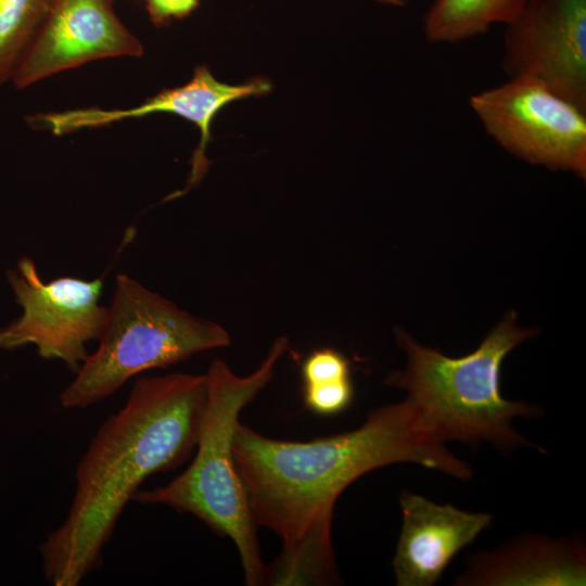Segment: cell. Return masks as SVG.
<instances>
[{"label":"cell","instance_id":"3","mask_svg":"<svg viewBox=\"0 0 586 586\" xmlns=\"http://www.w3.org/2000/svg\"><path fill=\"white\" fill-rule=\"evenodd\" d=\"M515 319V313L509 311L477 348L459 358L422 346L396 328L395 336L407 365L390 373L386 384L407 393L422 425L443 443L485 441L504 451L523 446L539 448L512 423L519 417H539V409L508 400L500 393V367L506 356L537 333L519 327Z\"/></svg>","mask_w":586,"mask_h":586},{"label":"cell","instance_id":"18","mask_svg":"<svg viewBox=\"0 0 586 586\" xmlns=\"http://www.w3.org/2000/svg\"><path fill=\"white\" fill-rule=\"evenodd\" d=\"M375 1L381 3V4H386V5H391V7H404L410 0H375Z\"/></svg>","mask_w":586,"mask_h":586},{"label":"cell","instance_id":"16","mask_svg":"<svg viewBox=\"0 0 586 586\" xmlns=\"http://www.w3.org/2000/svg\"><path fill=\"white\" fill-rule=\"evenodd\" d=\"M303 385L351 378L349 361L339 351L323 347L311 352L302 362Z\"/></svg>","mask_w":586,"mask_h":586},{"label":"cell","instance_id":"15","mask_svg":"<svg viewBox=\"0 0 586 586\" xmlns=\"http://www.w3.org/2000/svg\"><path fill=\"white\" fill-rule=\"evenodd\" d=\"M354 397L351 378L304 385V403L313 412L333 416L345 410Z\"/></svg>","mask_w":586,"mask_h":586},{"label":"cell","instance_id":"11","mask_svg":"<svg viewBox=\"0 0 586 586\" xmlns=\"http://www.w3.org/2000/svg\"><path fill=\"white\" fill-rule=\"evenodd\" d=\"M403 526L392 566L398 586H431L450 560L487 528L492 515L435 504L421 495L399 496Z\"/></svg>","mask_w":586,"mask_h":586},{"label":"cell","instance_id":"4","mask_svg":"<svg viewBox=\"0 0 586 586\" xmlns=\"http://www.w3.org/2000/svg\"><path fill=\"white\" fill-rule=\"evenodd\" d=\"M286 348L288 339L278 337L260 366L244 377L235 374L225 360L215 359L205 373L207 404L194 459L169 483L139 489L132 499L190 513L216 534L230 538L249 586L267 585L268 566L262 558L258 525L235 468L232 440L241 411L272 379Z\"/></svg>","mask_w":586,"mask_h":586},{"label":"cell","instance_id":"1","mask_svg":"<svg viewBox=\"0 0 586 586\" xmlns=\"http://www.w3.org/2000/svg\"><path fill=\"white\" fill-rule=\"evenodd\" d=\"M232 454L256 524L282 543L267 565V585L277 586L339 582L333 509L365 473L412 462L459 480L472 476L470 464L424 429L407 398L371 410L355 430L309 442L270 438L239 422Z\"/></svg>","mask_w":586,"mask_h":586},{"label":"cell","instance_id":"6","mask_svg":"<svg viewBox=\"0 0 586 586\" xmlns=\"http://www.w3.org/2000/svg\"><path fill=\"white\" fill-rule=\"evenodd\" d=\"M470 105L485 131L519 158L586 177V111L540 79L515 76L475 93Z\"/></svg>","mask_w":586,"mask_h":586},{"label":"cell","instance_id":"9","mask_svg":"<svg viewBox=\"0 0 586 586\" xmlns=\"http://www.w3.org/2000/svg\"><path fill=\"white\" fill-rule=\"evenodd\" d=\"M270 90L271 85L265 78L232 85L216 79L207 66L201 65L195 68L192 78L186 84L163 89L130 109H74L40 113L27 117V122L30 126L48 129L55 136L156 113L174 114L192 123L200 131V140L190 160V176L183 190L166 199L170 200L181 196L196 186L207 171L209 161L206 157V149L211 140V125L219 111L231 102L262 97Z\"/></svg>","mask_w":586,"mask_h":586},{"label":"cell","instance_id":"5","mask_svg":"<svg viewBox=\"0 0 586 586\" xmlns=\"http://www.w3.org/2000/svg\"><path fill=\"white\" fill-rule=\"evenodd\" d=\"M229 344V333L218 323L192 316L119 273L98 348L61 392L60 405L64 409L87 408L145 370L166 368Z\"/></svg>","mask_w":586,"mask_h":586},{"label":"cell","instance_id":"10","mask_svg":"<svg viewBox=\"0 0 586 586\" xmlns=\"http://www.w3.org/2000/svg\"><path fill=\"white\" fill-rule=\"evenodd\" d=\"M142 53L139 39L116 15L113 0H54L11 81L24 89L95 60Z\"/></svg>","mask_w":586,"mask_h":586},{"label":"cell","instance_id":"8","mask_svg":"<svg viewBox=\"0 0 586 586\" xmlns=\"http://www.w3.org/2000/svg\"><path fill=\"white\" fill-rule=\"evenodd\" d=\"M505 34L502 68L586 111V0H526Z\"/></svg>","mask_w":586,"mask_h":586},{"label":"cell","instance_id":"7","mask_svg":"<svg viewBox=\"0 0 586 586\" xmlns=\"http://www.w3.org/2000/svg\"><path fill=\"white\" fill-rule=\"evenodd\" d=\"M8 279L23 313L0 330V348L31 344L41 358L61 360L76 373L89 355L87 343L99 341L107 322L109 308L99 304L103 279L44 282L28 257Z\"/></svg>","mask_w":586,"mask_h":586},{"label":"cell","instance_id":"14","mask_svg":"<svg viewBox=\"0 0 586 586\" xmlns=\"http://www.w3.org/2000/svg\"><path fill=\"white\" fill-rule=\"evenodd\" d=\"M54 0H0V87L13 74Z\"/></svg>","mask_w":586,"mask_h":586},{"label":"cell","instance_id":"13","mask_svg":"<svg viewBox=\"0 0 586 586\" xmlns=\"http://www.w3.org/2000/svg\"><path fill=\"white\" fill-rule=\"evenodd\" d=\"M526 0H435L423 20V33L432 43H456L508 24Z\"/></svg>","mask_w":586,"mask_h":586},{"label":"cell","instance_id":"17","mask_svg":"<svg viewBox=\"0 0 586 586\" xmlns=\"http://www.w3.org/2000/svg\"><path fill=\"white\" fill-rule=\"evenodd\" d=\"M201 0H146L150 21L155 26H164L173 20L184 18L200 4Z\"/></svg>","mask_w":586,"mask_h":586},{"label":"cell","instance_id":"2","mask_svg":"<svg viewBox=\"0 0 586 586\" xmlns=\"http://www.w3.org/2000/svg\"><path fill=\"white\" fill-rule=\"evenodd\" d=\"M206 404L205 374L175 372L133 383L124 406L105 419L77 463L67 513L40 545L48 583L77 586L99 568L141 484L176 468L195 448Z\"/></svg>","mask_w":586,"mask_h":586},{"label":"cell","instance_id":"12","mask_svg":"<svg viewBox=\"0 0 586 586\" xmlns=\"http://www.w3.org/2000/svg\"><path fill=\"white\" fill-rule=\"evenodd\" d=\"M456 585H585V547L579 540L533 536L470 558Z\"/></svg>","mask_w":586,"mask_h":586}]
</instances>
